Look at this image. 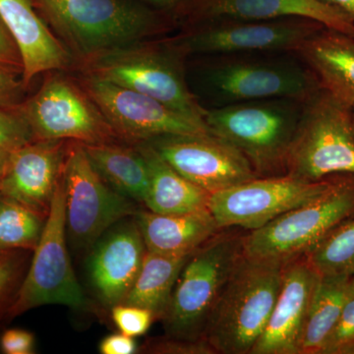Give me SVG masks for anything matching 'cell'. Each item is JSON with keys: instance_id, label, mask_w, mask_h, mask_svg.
Segmentation results:
<instances>
[{"instance_id": "cell-1", "label": "cell", "mask_w": 354, "mask_h": 354, "mask_svg": "<svg viewBox=\"0 0 354 354\" xmlns=\"http://www.w3.org/2000/svg\"><path fill=\"white\" fill-rule=\"evenodd\" d=\"M74 66L172 31L171 16L140 0H32Z\"/></svg>"}, {"instance_id": "cell-2", "label": "cell", "mask_w": 354, "mask_h": 354, "mask_svg": "<svg viewBox=\"0 0 354 354\" xmlns=\"http://www.w3.org/2000/svg\"><path fill=\"white\" fill-rule=\"evenodd\" d=\"M187 77L203 109L260 100L291 97L305 102L321 87L293 51L198 57Z\"/></svg>"}, {"instance_id": "cell-3", "label": "cell", "mask_w": 354, "mask_h": 354, "mask_svg": "<svg viewBox=\"0 0 354 354\" xmlns=\"http://www.w3.org/2000/svg\"><path fill=\"white\" fill-rule=\"evenodd\" d=\"M285 263L241 256L205 328L216 354H250L276 304Z\"/></svg>"}, {"instance_id": "cell-4", "label": "cell", "mask_w": 354, "mask_h": 354, "mask_svg": "<svg viewBox=\"0 0 354 354\" xmlns=\"http://www.w3.org/2000/svg\"><path fill=\"white\" fill-rule=\"evenodd\" d=\"M186 59L171 38L152 39L104 53L76 68L82 75L130 88L204 120V109L188 86Z\"/></svg>"}, {"instance_id": "cell-5", "label": "cell", "mask_w": 354, "mask_h": 354, "mask_svg": "<svg viewBox=\"0 0 354 354\" xmlns=\"http://www.w3.org/2000/svg\"><path fill=\"white\" fill-rule=\"evenodd\" d=\"M291 97L204 109L209 131L236 147L258 177L286 176L291 144L304 108Z\"/></svg>"}, {"instance_id": "cell-6", "label": "cell", "mask_w": 354, "mask_h": 354, "mask_svg": "<svg viewBox=\"0 0 354 354\" xmlns=\"http://www.w3.org/2000/svg\"><path fill=\"white\" fill-rule=\"evenodd\" d=\"M243 235L232 227L223 228L191 254L162 319L167 335L204 337L209 317L243 255Z\"/></svg>"}, {"instance_id": "cell-7", "label": "cell", "mask_w": 354, "mask_h": 354, "mask_svg": "<svg viewBox=\"0 0 354 354\" xmlns=\"http://www.w3.org/2000/svg\"><path fill=\"white\" fill-rule=\"evenodd\" d=\"M286 174L308 181L335 174L354 176L351 106L323 88L304 102Z\"/></svg>"}, {"instance_id": "cell-8", "label": "cell", "mask_w": 354, "mask_h": 354, "mask_svg": "<svg viewBox=\"0 0 354 354\" xmlns=\"http://www.w3.org/2000/svg\"><path fill=\"white\" fill-rule=\"evenodd\" d=\"M354 214V176L337 174L329 190L243 235V254L288 262L305 255L342 221Z\"/></svg>"}, {"instance_id": "cell-9", "label": "cell", "mask_w": 354, "mask_h": 354, "mask_svg": "<svg viewBox=\"0 0 354 354\" xmlns=\"http://www.w3.org/2000/svg\"><path fill=\"white\" fill-rule=\"evenodd\" d=\"M48 304L64 305L73 309L88 307L67 250L62 176L51 200L43 234L34 250L31 264L6 319L11 320L29 310Z\"/></svg>"}, {"instance_id": "cell-10", "label": "cell", "mask_w": 354, "mask_h": 354, "mask_svg": "<svg viewBox=\"0 0 354 354\" xmlns=\"http://www.w3.org/2000/svg\"><path fill=\"white\" fill-rule=\"evenodd\" d=\"M19 109L34 140L81 144L120 141L78 79L65 70L48 72L38 92L19 104Z\"/></svg>"}, {"instance_id": "cell-11", "label": "cell", "mask_w": 354, "mask_h": 354, "mask_svg": "<svg viewBox=\"0 0 354 354\" xmlns=\"http://www.w3.org/2000/svg\"><path fill=\"white\" fill-rule=\"evenodd\" d=\"M62 179L66 234L77 250L92 248L109 228L138 212L133 200L102 178L79 142L69 141Z\"/></svg>"}, {"instance_id": "cell-12", "label": "cell", "mask_w": 354, "mask_h": 354, "mask_svg": "<svg viewBox=\"0 0 354 354\" xmlns=\"http://www.w3.org/2000/svg\"><path fill=\"white\" fill-rule=\"evenodd\" d=\"M322 26L325 25L304 17L209 20L185 26L183 32L171 39L187 58L242 53H295L305 39Z\"/></svg>"}, {"instance_id": "cell-13", "label": "cell", "mask_w": 354, "mask_h": 354, "mask_svg": "<svg viewBox=\"0 0 354 354\" xmlns=\"http://www.w3.org/2000/svg\"><path fill=\"white\" fill-rule=\"evenodd\" d=\"M335 177L319 181L288 174L256 177L209 195L208 209L221 230L241 227L250 232L320 197L330 189Z\"/></svg>"}, {"instance_id": "cell-14", "label": "cell", "mask_w": 354, "mask_h": 354, "mask_svg": "<svg viewBox=\"0 0 354 354\" xmlns=\"http://www.w3.org/2000/svg\"><path fill=\"white\" fill-rule=\"evenodd\" d=\"M80 75L79 82L123 143L137 145L167 135L209 132L204 120L179 113L158 100L95 77Z\"/></svg>"}, {"instance_id": "cell-15", "label": "cell", "mask_w": 354, "mask_h": 354, "mask_svg": "<svg viewBox=\"0 0 354 354\" xmlns=\"http://www.w3.org/2000/svg\"><path fill=\"white\" fill-rule=\"evenodd\" d=\"M147 143L181 176L209 194L258 177L236 147L211 132L167 135Z\"/></svg>"}, {"instance_id": "cell-16", "label": "cell", "mask_w": 354, "mask_h": 354, "mask_svg": "<svg viewBox=\"0 0 354 354\" xmlns=\"http://www.w3.org/2000/svg\"><path fill=\"white\" fill-rule=\"evenodd\" d=\"M69 141L34 140L9 157L0 195L48 216L64 171Z\"/></svg>"}, {"instance_id": "cell-17", "label": "cell", "mask_w": 354, "mask_h": 354, "mask_svg": "<svg viewBox=\"0 0 354 354\" xmlns=\"http://www.w3.org/2000/svg\"><path fill=\"white\" fill-rule=\"evenodd\" d=\"M321 274L305 255L283 265L276 304L250 354H298V342Z\"/></svg>"}, {"instance_id": "cell-18", "label": "cell", "mask_w": 354, "mask_h": 354, "mask_svg": "<svg viewBox=\"0 0 354 354\" xmlns=\"http://www.w3.org/2000/svg\"><path fill=\"white\" fill-rule=\"evenodd\" d=\"M147 252L136 221H125L102 235L88 261L93 288L106 307L123 304L131 290Z\"/></svg>"}, {"instance_id": "cell-19", "label": "cell", "mask_w": 354, "mask_h": 354, "mask_svg": "<svg viewBox=\"0 0 354 354\" xmlns=\"http://www.w3.org/2000/svg\"><path fill=\"white\" fill-rule=\"evenodd\" d=\"M286 17L308 18L354 37V21L318 0H191L177 23L185 27L209 20Z\"/></svg>"}, {"instance_id": "cell-20", "label": "cell", "mask_w": 354, "mask_h": 354, "mask_svg": "<svg viewBox=\"0 0 354 354\" xmlns=\"http://www.w3.org/2000/svg\"><path fill=\"white\" fill-rule=\"evenodd\" d=\"M0 20L19 48L26 88L39 74L67 71L74 66L73 57L39 16L32 0H0Z\"/></svg>"}, {"instance_id": "cell-21", "label": "cell", "mask_w": 354, "mask_h": 354, "mask_svg": "<svg viewBox=\"0 0 354 354\" xmlns=\"http://www.w3.org/2000/svg\"><path fill=\"white\" fill-rule=\"evenodd\" d=\"M316 77L321 88L354 104V37L322 26L295 51Z\"/></svg>"}, {"instance_id": "cell-22", "label": "cell", "mask_w": 354, "mask_h": 354, "mask_svg": "<svg viewBox=\"0 0 354 354\" xmlns=\"http://www.w3.org/2000/svg\"><path fill=\"white\" fill-rule=\"evenodd\" d=\"M134 218L147 250L162 255H190L221 230L209 209L179 215L138 209Z\"/></svg>"}, {"instance_id": "cell-23", "label": "cell", "mask_w": 354, "mask_h": 354, "mask_svg": "<svg viewBox=\"0 0 354 354\" xmlns=\"http://www.w3.org/2000/svg\"><path fill=\"white\" fill-rule=\"evenodd\" d=\"M149 171V188L143 204L153 213L179 215L208 209L209 193L177 172L150 144H137Z\"/></svg>"}, {"instance_id": "cell-24", "label": "cell", "mask_w": 354, "mask_h": 354, "mask_svg": "<svg viewBox=\"0 0 354 354\" xmlns=\"http://www.w3.org/2000/svg\"><path fill=\"white\" fill-rule=\"evenodd\" d=\"M82 145L91 164L113 189L134 202L145 201L149 171L136 145L120 141Z\"/></svg>"}, {"instance_id": "cell-25", "label": "cell", "mask_w": 354, "mask_h": 354, "mask_svg": "<svg viewBox=\"0 0 354 354\" xmlns=\"http://www.w3.org/2000/svg\"><path fill=\"white\" fill-rule=\"evenodd\" d=\"M353 277L320 276L298 342V354H320L334 330Z\"/></svg>"}, {"instance_id": "cell-26", "label": "cell", "mask_w": 354, "mask_h": 354, "mask_svg": "<svg viewBox=\"0 0 354 354\" xmlns=\"http://www.w3.org/2000/svg\"><path fill=\"white\" fill-rule=\"evenodd\" d=\"M190 255H162L147 250L138 277L123 304L143 307L152 312L155 320H162Z\"/></svg>"}, {"instance_id": "cell-27", "label": "cell", "mask_w": 354, "mask_h": 354, "mask_svg": "<svg viewBox=\"0 0 354 354\" xmlns=\"http://www.w3.org/2000/svg\"><path fill=\"white\" fill-rule=\"evenodd\" d=\"M46 216L0 195V251H34L43 234Z\"/></svg>"}, {"instance_id": "cell-28", "label": "cell", "mask_w": 354, "mask_h": 354, "mask_svg": "<svg viewBox=\"0 0 354 354\" xmlns=\"http://www.w3.org/2000/svg\"><path fill=\"white\" fill-rule=\"evenodd\" d=\"M321 276H354V214L305 254Z\"/></svg>"}, {"instance_id": "cell-29", "label": "cell", "mask_w": 354, "mask_h": 354, "mask_svg": "<svg viewBox=\"0 0 354 354\" xmlns=\"http://www.w3.org/2000/svg\"><path fill=\"white\" fill-rule=\"evenodd\" d=\"M29 251L24 249L0 253V320L6 319L28 271Z\"/></svg>"}, {"instance_id": "cell-30", "label": "cell", "mask_w": 354, "mask_h": 354, "mask_svg": "<svg viewBox=\"0 0 354 354\" xmlns=\"http://www.w3.org/2000/svg\"><path fill=\"white\" fill-rule=\"evenodd\" d=\"M320 354H354V276L339 321Z\"/></svg>"}, {"instance_id": "cell-31", "label": "cell", "mask_w": 354, "mask_h": 354, "mask_svg": "<svg viewBox=\"0 0 354 354\" xmlns=\"http://www.w3.org/2000/svg\"><path fill=\"white\" fill-rule=\"evenodd\" d=\"M34 141V136L19 106L15 108L0 106V147L17 150Z\"/></svg>"}, {"instance_id": "cell-32", "label": "cell", "mask_w": 354, "mask_h": 354, "mask_svg": "<svg viewBox=\"0 0 354 354\" xmlns=\"http://www.w3.org/2000/svg\"><path fill=\"white\" fill-rule=\"evenodd\" d=\"M142 353L151 354H216L206 337L185 339L171 337H156L147 341Z\"/></svg>"}, {"instance_id": "cell-33", "label": "cell", "mask_w": 354, "mask_h": 354, "mask_svg": "<svg viewBox=\"0 0 354 354\" xmlns=\"http://www.w3.org/2000/svg\"><path fill=\"white\" fill-rule=\"evenodd\" d=\"M111 317L121 333L133 337L146 334L155 320L148 309L125 304L111 307Z\"/></svg>"}, {"instance_id": "cell-34", "label": "cell", "mask_w": 354, "mask_h": 354, "mask_svg": "<svg viewBox=\"0 0 354 354\" xmlns=\"http://www.w3.org/2000/svg\"><path fill=\"white\" fill-rule=\"evenodd\" d=\"M0 70L16 74L22 78L24 64L19 48L12 35L0 20Z\"/></svg>"}, {"instance_id": "cell-35", "label": "cell", "mask_w": 354, "mask_h": 354, "mask_svg": "<svg viewBox=\"0 0 354 354\" xmlns=\"http://www.w3.org/2000/svg\"><path fill=\"white\" fill-rule=\"evenodd\" d=\"M19 75L0 70V106L15 108L22 104L26 90Z\"/></svg>"}, {"instance_id": "cell-36", "label": "cell", "mask_w": 354, "mask_h": 354, "mask_svg": "<svg viewBox=\"0 0 354 354\" xmlns=\"http://www.w3.org/2000/svg\"><path fill=\"white\" fill-rule=\"evenodd\" d=\"M0 348L2 353L6 354L34 353V335L25 330H7L0 339Z\"/></svg>"}, {"instance_id": "cell-37", "label": "cell", "mask_w": 354, "mask_h": 354, "mask_svg": "<svg viewBox=\"0 0 354 354\" xmlns=\"http://www.w3.org/2000/svg\"><path fill=\"white\" fill-rule=\"evenodd\" d=\"M136 351L134 337L121 332L108 335L100 344V353L102 354H132Z\"/></svg>"}, {"instance_id": "cell-38", "label": "cell", "mask_w": 354, "mask_h": 354, "mask_svg": "<svg viewBox=\"0 0 354 354\" xmlns=\"http://www.w3.org/2000/svg\"><path fill=\"white\" fill-rule=\"evenodd\" d=\"M140 1L152 7L156 10L171 16L177 22L179 16L190 3L191 0H140Z\"/></svg>"}, {"instance_id": "cell-39", "label": "cell", "mask_w": 354, "mask_h": 354, "mask_svg": "<svg viewBox=\"0 0 354 354\" xmlns=\"http://www.w3.org/2000/svg\"><path fill=\"white\" fill-rule=\"evenodd\" d=\"M318 1L341 11L354 21V0H318Z\"/></svg>"}, {"instance_id": "cell-40", "label": "cell", "mask_w": 354, "mask_h": 354, "mask_svg": "<svg viewBox=\"0 0 354 354\" xmlns=\"http://www.w3.org/2000/svg\"><path fill=\"white\" fill-rule=\"evenodd\" d=\"M10 153L11 151L7 150L3 147H0V185H1L2 179H3L4 174H6Z\"/></svg>"}, {"instance_id": "cell-41", "label": "cell", "mask_w": 354, "mask_h": 354, "mask_svg": "<svg viewBox=\"0 0 354 354\" xmlns=\"http://www.w3.org/2000/svg\"><path fill=\"white\" fill-rule=\"evenodd\" d=\"M351 113H353V128H354V104L351 106Z\"/></svg>"}, {"instance_id": "cell-42", "label": "cell", "mask_w": 354, "mask_h": 354, "mask_svg": "<svg viewBox=\"0 0 354 354\" xmlns=\"http://www.w3.org/2000/svg\"><path fill=\"white\" fill-rule=\"evenodd\" d=\"M1 252H2V251H0V253H1Z\"/></svg>"}]
</instances>
